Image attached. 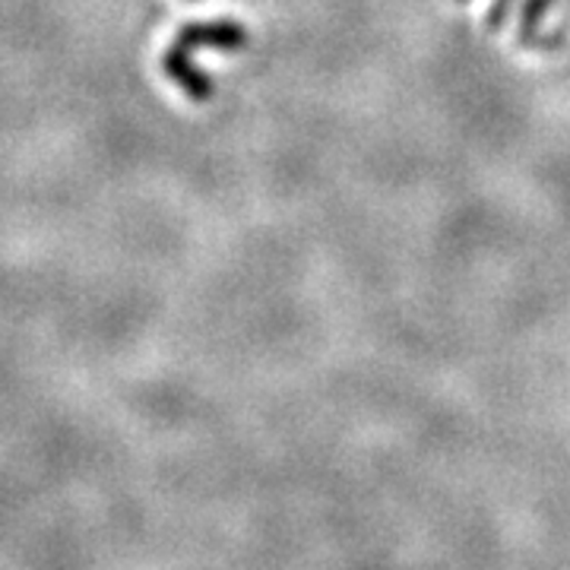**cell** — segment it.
Instances as JSON below:
<instances>
[{
    "label": "cell",
    "mask_w": 570,
    "mask_h": 570,
    "mask_svg": "<svg viewBox=\"0 0 570 570\" xmlns=\"http://www.w3.org/2000/svg\"><path fill=\"white\" fill-rule=\"evenodd\" d=\"M508 10H510V0H498L494 7H491L489 13V26L491 29H501L504 26V20H508Z\"/></svg>",
    "instance_id": "cell-3"
},
{
    "label": "cell",
    "mask_w": 570,
    "mask_h": 570,
    "mask_svg": "<svg viewBox=\"0 0 570 570\" xmlns=\"http://www.w3.org/2000/svg\"><path fill=\"white\" fill-rule=\"evenodd\" d=\"M551 3L554 0H527V7L520 13V36L527 45H535V39H539V22L549 13Z\"/></svg>",
    "instance_id": "cell-2"
},
{
    "label": "cell",
    "mask_w": 570,
    "mask_h": 570,
    "mask_svg": "<svg viewBox=\"0 0 570 570\" xmlns=\"http://www.w3.org/2000/svg\"><path fill=\"white\" fill-rule=\"evenodd\" d=\"M247 45V29L232 20L216 22H190L175 36L171 48L163 55V70L171 80L181 86V92L194 102H206L213 96V82L206 73L197 70L194 55L197 48H223V51H238Z\"/></svg>",
    "instance_id": "cell-1"
}]
</instances>
